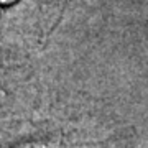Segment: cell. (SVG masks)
<instances>
[{
    "label": "cell",
    "mask_w": 148,
    "mask_h": 148,
    "mask_svg": "<svg viewBox=\"0 0 148 148\" xmlns=\"http://www.w3.org/2000/svg\"><path fill=\"white\" fill-rule=\"evenodd\" d=\"M16 0H0V7H5V5H10V3H15Z\"/></svg>",
    "instance_id": "1"
}]
</instances>
